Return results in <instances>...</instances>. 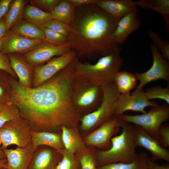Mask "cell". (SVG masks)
Listing matches in <instances>:
<instances>
[{
	"label": "cell",
	"instance_id": "1",
	"mask_svg": "<svg viewBox=\"0 0 169 169\" xmlns=\"http://www.w3.org/2000/svg\"><path fill=\"white\" fill-rule=\"evenodd\" d=\"M73 76L70 64L35 88L23 86L9 76L11 102L31 130L54 132L63 125L77 127L81 116L72 101Z\"/></svg>",
	"mask_w": 169,
	"mask_h": 169
},
{
	"label": "cell",
	"instance_id": "2",
	"mask_svg": "<svg viewBox=\"0 0 169 169\" xmlns=\"http://www.w3.org/2000/svg\"><path fill=\"white\" fill-rule=\"evenodd\" d=\"M120 19L96 4L76 7L75 19L70 25L77 33L69 37L71 49L76 57L79 59L100 58L114 52H120L122 48L113 38Z\"/></svg>",
	"mask_w": 169,
	"mask_h": 169
},
{
	"label": "cell",
	"instance_id": "3",
	"mask_svg": "<svg viewBox=\"0 0 169 169\" xmlns=\"http://www.w3.org/2000/svg\"><path fill=\"white\" fill-rule=\"evenodd\" d=\"M123 64L120 52L101 57L94 64L82 63L76 57L70 63L74 75L101 87L114 82Z\"/></svg>",
	"mask_w": 169,
	"mask_h": 169
},
{
	"label": "cell",
	"instance_id": "4",
	"mask_svg": "<svg viewBox=\"0 0 169 169\" xmlns=\"http://www.w3.org/2000/svg\"><path fill=\"white\" fill-rule=\"evenodd\" d=\"M121 127V133L111 139L110 147L97 152V167L112 163H131L136 158L135 126L122 120Z\"/></svg>",
	"mask_w": 169,
	"mask_h": 169
},
{
	"label": "cell",
	"instance_id": "5",
	"mask_svg": "<svg viewBox=\"0 0 169 169\" xmlns=\"http://www.w3.org/2000/svg\"><path fill=\"white\" fill-rule=\"evenodd\" d=\"M103 96L101 87L91 84L74 74L72 101L81 117L96 110L100 106Z\"/></svg>",
	"mask_w": 169,
	"mask_h": 169
},
{
	"label": "cell",
	"instance_id": "6",
	"mask_svg": "<svg viewBox=\"0 0 169 169\" xmlns=\"http://www.w3.org/2000/svg\"><path fill=\"white\" fill-rule=\"evenodd\" d=\"M103 96L99 107L81 117V128L87 131L99 127L114 115L120 94L114 82L101 87Z\"/></svg>",
	"mask_w": 169,
	"mask_h": 169
},
{
	"label": "cell",
	"instance_id": "7",
	"mask_svg": "<svg viewBox=\"0 0 169 169\" xmlns=\"http://www.w3.org/2000/svg\"><path fill=\"white\" fill-rule=\"evenodd\" d=\"M117 116L123 121L141 127L157 141L159 127L169 119V106L167 104L158 105L151 107L148 112L141 115L123 114Z\"/></svg>",
	"mask_w": 169,
	"mask_h": 169
},
{
	"label": "cell",
	"instance_id": "8",
	"mask_svg": "<svg viewBox=\"0 0 169 169\" xmlns=\"http://www.w3.org/2000/svg\"><path fill=\"white\" fill-rule=\"evenodd\" d=\"M31 129L28 122L20 117L8 121L0 128V144L3 150L11 145L19 147L31 143Z\"/></svg>",
	"mask_w": 169,
	"mask_h": 169
},
{
	"label": "cell",
	"instance_id": "9",
	"mask_svg": "<svg viewBox=\"0 0 169 169\" xmlns=\"http://www.w3.org/2000/svg\"><path fill=\"white\" fill-rule=\"evenodd\" d=\"M150 49L153 60L152 64L147 71L135 74L140 82L135 90L143 89L147 84L159 79L169 81V60L163 57L159 50L153 43L151 44Z\"/></svg>",
	"mask_w": 169,
	"mask_h": 169
},
{
	"label": "cell",
	"instance_id": "10",
	"mask_svg": "<svg viewBox=\"0 0 169 169\" xmlns=\"http://www.w3.org/2000/svg\"><path fill=\"white\" fill-rule=\"evenodd\" d=\"M76 57L72 50L60 56L54 58L45 64L34 67L32 87H37L48 80L69 64Z\"/></svg>",
	"mask_w": 169,
	"mask_h": 169
},
{
	"label": "cell",
	"instance_id": "11",
	"mask_svg": "<svg viewBox=\"0 0 169 169\" xmlns=\"http://www.w3.org/2000/svg\"><path fill=\"white\" fill-rule=\"evenodd\" d=\"M121 123V120L114 115L85 137V144L104 148V150L108 149L113 136L120 131Z\"/></svg>",
	"mask_w": 169,
	"mask_h": 169
},
{
	"label": "cell",
	"instance_id": "12",
	"mask_svg": "<svg viewBox=\"0 0 169 169\" xmlns=\"http://www.w3.org/2000/svg\"><path fill=\"white\" fill-rule=\"evenodd\" d=\"M71 50L69 43L57 46L44 41L22 55L26 62L35 67L43 65L54 56H61Z\"/></svg>",
	"mask_w": 169,
	"mask_h": 169
},
{
	"label": "cell",
	"instance_id": "13",
	"mask_svg": "<svg viewBox=\"0 0 169 169\" xmlns=\"http://www.w3.org/2000/svg\"><path fill=\"white\" fill-rule=\"evenodd\" d=\"M158 105L156 102L151 101L147 99L143 89L135 90L131 94H120L114 115H120L129 110L139 111L144 114L146 112L145 110L146 107Z\"/></svg>",
	"mask_w": 169,
	"mask_h": 169
},
{
	"label": "cell",
	"instance_id": "14",
	"mask_svg": "<svg viewBox=\"0 0 169 169\" xmlns=\"http://www.w3.org/2000/svg\"><path fill=\"white\" fill-rule=\"evenodd\" d=\"M135 127V137L137 146L144 148L151 154V159L155 161L162 159L169 162V151L141 127Z\"/></svg>",
	"mask_w": 169,
	"mask_h": 169
},
{
	"label": "cell",
	"instance_id": "15",
	"mask_svg": "<svg viewBox=\"0 0 169 169\" xmlns=\"http://www.w3.org/2000/svg\"><path fill=\"white\" fill-rule=\"evenodd\" d=\"M44 41L26 38L16 34L9 30L4 36L3 44L0 49V54L13 53L23 54L30 51L36 45Z\"/></svg>",
	"mask_w": 169,
	"mask_h": 169
},
{
	"label": "cell",
	"instance_id": "16",
	"mask_svg": "<svg viewBox=\"0 0 169 169\" xmlns=\"http://www.w3.org/2000/svg\"><path fill=\"white\" fill-rule=\"evenodd\" d=\"M3 151L7 159V169H28L35 151L32 143L24 147Z\"/></svg>",
	"mask_w": 169,
	"mask_h": 169
},
{
	"label": "cell",
	"instance_id": "17",
	"mask_svg": "<svg viewBox=\"0 0 169 169\" xmlns=\"http://www.w3.org/2000/svg\"><path fill=\"white\" fill-rule=\"evenodd\" d=\"M138 11L131 12L119 20L113 35L114 41L119 45L124 43L129 35L141 25V23L138 18Z\"/></svg>",
	"mask_w": 169,
	"mask_h": 169
},
{
	"label": "cell",
	"instance_id": "18",
	"mask_svg": "<svg viewBox=\"0 0 169 169\" xmlns=\"http://www.w3.org/2000/svg\"><path fill=\"white\" fill-rule=\"evenodd\" d=\"M8 55L11 67L18 78V83L26 87H32L34 67L26 62L21 54L13 53Z\"/></svg>",
	"mask_w": 169,
	"mask_h": 169
},
{
	"label": "cell",
	"instance_id": "19",
	"mask_svg": "<svg viewBox=\"0 0 169 169\" xmlns=\"http://www.w3.org/2000/svg\"><path fill=\"white\" fill-rule=\"evenodd\" d=\"M60 153L46 148L38 147L35 151L28 169H49L61 160Z\"/></svg>",
	"mask_w": 169,
	"mask_h": 169
},
{
	"label": "cell",
	"instance_id": "20",
	"mask_svg": "<svg viewBox=\"0 0 169 169\" xmlns=\"http://www.w3.org/2000/svg\"><path fill=\"white\" fill-rule=\"evenodd\" d=\"M61 129V138L64 149L77 155L89 150L82 140L77 127L63 125Z\"/></svg>",
	"mask_w": 169,
	"mask_h": 169
},
{
	"label": "cell",
	"instance_id": "21",
	"mask_svg": "<svg viewBox=\"0 0 169 169\" xmlns=\"http://www.w3.org/2000/svg\"><path fill=\"white\" fill-rule=\"evenodd\" d=\"M96 4L107 13L120 18L131 12L138 10L135 1L132 0H97Z\"/></svg>",
	"mask_w": 169,
	"mask_h": 169
},
{
	"label": "cell",
	"instance_id": "22",
	"mask_svg": "<svg viewBox=\"0 0 169 169\" xmlns=\"http://www.w3.org/2000/svg\"><path fill=\"white\" fill-rule=\"evenodd\" d=\"M31 143L36 150L40 146H46L53 148L57 151L64 149L61 135L54 132L49 131L35 132L31 131Z\"/></svg>",
	"mask_w": 169,
	"mask_h": 169
},
{
	"label": "cell",
	"instance_id": "23",
	"mask_svg": "<svg viewBox=\"0 0 169 169\" xmlns=\"http://www.w3.org/2000/svg\"><path fill=\"white\" fill-rule=\"evenodd\" d=\"M22 18L39 28L52 19L50 13L43 11L29 3L25 7Z\"/></svg>",
	"mask_w": 169,
	"mask_h": 169
},
{
	"label": "cell",
	"instance_id": "24",
	"mask_svg": "<svg viewBox=\"0 0 169 169\" xmlns=\"http://www.w3.org/2000/svg\"><path fill=\"white\" fill-rule=\"evenodd\" d=\"M76 8L69 0H61L50 13L52 19L70 25L75 17Z\"/></svg>",
	"mask_w": 169,
	"mask_h": 169
},
{
	"label": "cell",
	"instance_id": "25",
	"mask_svg": "<svg viewBox=\"0 0 169 169\" xmlns=\"http://www.w3.org/2000/svg\"><path fill=\"white\" fill-rule=\"evenodd\" d=\"M10 30L18 35L28 38L44 40L45 39L44 34L40 29L22 18L15 23Z\"/></svg>",
	"mask_w": 169,
	"mask_h": 169
},
{
	"label": "cell",
	"instance_id": "26",
	"mask_svg": "<svg viewBox=\"0 0 169 169\" xmlns=\"http://www.w3.org/2000/svg\"><path fill=\"white\" fill-rule=\"evenodd\" d=\"M137 6L143 9H151L162 16L167 30L169 27V0H139L135 1Z\"/></svg>",
	"mask_w": 169,
	"mask_h": 169
},
{
	"label": "cell",
	"instance_id": "27",
	"mask_svg": "<svg viewBox=\"0 0 169 169\" xmlns=\"http://www.w3.org/2000/svg\"><path fill=\"white\" fill-rule=\"evenodd\" d=\"M137 80L135 74L123 71L116 74L114 82L119 93L125 94L130 93L136 87Z\"/></svg>",
	"mask_w": 169,
	"mask_h": 169
},
{
	"label": "cell",
	"instance_id": "28",
	"mask_svg": "<svg viewBox=\"0 0 169 169\" xmlns=\"http://www.w3.org/2000/svg\"><path fill=\"white\" fill-rule=\"evenodd\" d=\"M29 1V0L12 1L9 9L4 16L8 31L10 29L15 23L22 18L24 8Z\"/></svg>",
	"mask_w": 169,
	"mask_h": 169
},
{
	"label": "cell",
	"instance_id": "29",
	"mask_svg": "<svg viewBox=\"0 0 169 169\" xmlns=\"http://www.w3.org/2000/svg\"><path fill=\"white\" fill-rule=\"evenodd\" d=\"M147 154L141 152L138 154L136 158L129 163H112L97 167V169H148L146 164Z\"/></svg>",
	"mask_w": 169,
	"mask_h": 169
},
{
	"label": "cell",
	"instance_id": "30",
	"mask_svg": "<svg viewBox=\"0 0 169 169\" xmlns=\"http://www.w3.org/2000/svg\"><path fill=\"white\" fill-rule=\"evenodd\" d=\"M62 158L55 166V169H81L78 157L65 149L57 151Z\"/></svg>",
	"mask_w": 169,
	"mask_h": 169
},
{
	"label": "cell",
	"instance_id": "31",
	"mask_svg": "<svg viewBox=\"0 0 169 169\" xmlns=\"http://www.w3.org/2000/svg\"><path fill=\"white\" fill-rule=\"evenodd\" d=\"M40 29L44 34L45 41L57 46L69 43V36L56 32L44 27Z\"/></svg>",
	"mask_w": 169,
	"mask_h": 169
},
{
	"label": "cell",
	"instance_id": "32",
	"mask_svg": "<svg viewBox=\"0 0 169 169\" xmlns=\"http://www.w3.org/2000/svg\"><path fill=\"white\" fill-rule=\"evenodd\" d=\"M146 97L149 100L160 99L164 100L169 105V88H162L160 86H154L148 88L144 91Z\"/></svg>",
	"mask_w": 169,
	"mask_h": 169
},
{
	"label": "cell",
	"instance_id": "33",
	"mask_svg": "<svg viewBox=\"0 0 169 169\" xmlns=\"http://www.w3.org/2000/svg\"><path fill=\"white\" fill-rule=\"evenodd\" d=\"M20 117L19 110L14 104L10 102L5 105L0 114V128L8 121Z\"/></svg>",
	"mask_w": 169,
	"mask_h": 169
},
{
	"label": "cell",
	"instance_id": "34",
	"mask_svg": "<svg viewBox=\"0 0 169 169\" xmlns=\"http://www.w3.org/2000/svg\"><path fill=\"white\" fill-rule=\"evenodd\" d=\"M54 31L69 36L77 32L70 25L60 21L52 19L44 26Z\"/></svg>",
	"mask_w": 169,
	"mask_h": 169
},
{
	"label": "cell",
	"instance_id": "35",
	"mask_svg": "<svg viewBox=\"0 0 169 169\" xmlns=\"http://www.w3.org/2000/svg\"><path fill=\"white\" fill-rule=\"evenodd\" d=\"M148 35L153 42V44L161 53L163 57L169 60V42L163 39L155 32L150 31L148 32Z\"/></svg>",
	"mask_w": 169,
	"mask_h": 169
},
{
	"label": "cell",
	"instance_id": "36",
	"mask_svg": "<svg viewBox=\"0 0 169 169\" xmlns=\"http://www.w3.org/2000/svg\"><path fill=\"white\" fill-rule=\"evenodd\" d=\"M78 155L81 169H97L96 156L90 150Z\"/></svg>",
	"mask_w": 169,
	"mask_h": 169
},
{
	"label": "cell",
	"instance_id": "37",
	"mask_svg": "<svg viewBox=\"0 0 169 169\" xmlns=\"http://www.w3.org/2000/svg\"><path fill=\"white\" fill-rule=\"evenodd\" d=\"M61 0H29V3L45 12L51 13Z\"/></svg>",
	"mask_w": 169,
	"mask_h": 169
},
{
	"label": "cell",
	"instance_id": "38",
	"mask_svg": "<svg viewBox=\"0 0 169 169\" xmlns=\"http://www.w3.org/2000/svg\"><path fill=\"white\" fill-rule=\"evenodd\" d=\"M157 140L163 147L169 146V125L167 123L162 124L159 127Z\"/></svg>",
	"mask_w": 169,
	"mask_h": 169
},
{
	"label": "cell",
	"instance_id": "39",
	"mask_svg": "<svg viewBox=\"0 0 169 169\" xmlns=\"http://www.w3.org/2000/svg\"><path fill=\"white\" fill-rule=\"evenodd\" d=\"M9 83L0 84V106H3L11 102Z\"/></svg>",
	"mask_w": 169,
	"mask_h": 169
},
{
	"label": "cell",
	"instance_id": "40",
	"mask_svg": "<svg viewBox=\"0 0 169 169\" xmlns=\"http://www.w3.org/2000/svg\"><path fill=\"white\" fill-rule=\"evenodd\" d=\"M0 70L5 71L15 79L17 77L15 73L11 67L8 54H0Z\"/></svg>",
	"mask_w": 169,
	"mask_h": 169
},
{
	"label": "cell",
	"instance_id": "41",
	"mask_svg": "<svg viewBox=\"0 0 169 169\" xmlns=\"http://www.w3.org/2000/svg\"><path fill=\"white\" fill-rule=\"evenodd\" d=\"M13 0H2L0 1V20L8 12Z\"/></svg>",
	"mask_w": 169,
	"mask_h": 169
},
{
	"label": "cell",
	"instance_id": "42",
	"mask_svg": "<svg viewBox=\"0 0 169 169\" xmlns=\"http://www.w3.org/2000/svg\"><path fill=\"white\" fill-rule=\"evenodd\" d=\"M146 164L148 169H169L168 164L160 165L147 157Z\"/></svg>",
	"mask_w": 169,
	"mask_h": 169
},
{
	"label": "cell",
	"instance_id": "43",
	"mask_svg": "<svg viewBox=\"0 0 169 169\" xmlns=\"http://www.w3.org/2000/svg\"><path fill=\"white\" fill-rule=\"evenodd\" d=\"M76 7L92 4H96L97 0H69Z\"/></svg>",
	"mask_w": 169,
	"mask_h": 169
},
{
	"label": "cell",
	"instance_id": "44",
	"mask_svg": "<svg viewBox=\"0 0 169 169\" xmlns=\"http://www.w3.org/2000/svg\"><path fill=\"white\" fill-rule=\"evenodd\" d=\"M8 31L4 16L0 20V38H3Z\"/></svg>",
	"mask_w": 169,
	"mask_h": 169
},
{
	"label": "cell",
	"instance_id": "45",
	"mask_svg": "<svg viewBox=\"0 0 169 169\" xmlns=\"http://www.w3.org/2000/svg\"><path fill=\"white\" fill-rule=\"evenodd\" d=\"M9 76L5 71L0 70V84L9 83Z\"/></svg>",
	"mask_w": 169,
	"mask_h": 169
},
{
	"label": "cell",
	"instance_id": "46",
	"mask_svg": "<svg viewBox=\"0 0 169 169\" xmlns=\"http://www.w3.org/2000/svg\"><path fill=\"white\" fill-rule=\"evenodd\" d=\"M7 159H5L0 160V167L3 168H7Z\"/></svg>",
	"mask_w": 169,
	"mask_h": 169
},
{
	"label": "cell",
	"instance_id": "47",
	"mask_svg": "<svg viewBox=\"0 0 169 169\" xmlns=\"http://www.w3.org/2000/svg\"><path fill=\"white\" fill-rule=\"evenodd\" d=\"M6 158V156L1 147L0 144V160H3Z\"/></svg>",
	"mask_w": 169,
	"mask_h": 169
},
{
	"label": "cell",
	"instance_id": "48",
	"mask_svg": "<svg viewBox=\"0 0 169 169\" xmlns=\"http://www.w3.org/2000/svg\"><path fill=\"white\" fill-rule=\"evenodd\" d=\"M4 37L3 38H0V49L2 46L4 41Z\"/></svg>",
	"mask_w": 169,
	"mask_h": 169
},
{
	"label": "cell",
	"instance_id": "49",
	"mask_svg": "<svg viewBox=\"0 0 169 169\" xmlns=\"http://www.w3.org/2000/svg\"><path fill=\"white\" fill-rule=\"evenodd\" d=\"M3 106H0V114L2 111L3 109Z\"/></svg>",
	"mask_w": 169,
	"mask_h": 169
},
{
	"label": "cell",
	"instance_id": "50",
	"mask_svg": "<svg viewBox=\"0 0 169 169\" xmlns=\"http://www.w3.org/2000/svg\"><path fill=\"white\" fill-rule=\"evenodd\" d=\"M55 166L49 169H55Z\"/></svg>",
	"mask_w": 169,
	"mask_h": 169
},
{
	"label": "cell",
	"instance_id": "51",
	"mask_svg": "<svg viewBox=\"0 0 169 169\" xmlns=\"http://www.w3.org/2000/svg\"><path fill=\"white\" fill-rule=\"evenodd\" d=\"M3 168L0 167V169H3Z\"/></svg>",
	"mask_w": 169,
	"mask_h": 169
},
{
	"label": "cell",
	"instance_id": "52",
	"mask_svg": "<svg viewBox=\"0 0 169 169\" xmlns=\"http://www.w3.org/2000/svg\"><path fill=\"white\" fill-rule=\"evenodd\" d=\"M3 169H7L6 168H3Z\"/></svg>",
	"mask_w": 169,
	"mask_h": 169
}]
</instances>
